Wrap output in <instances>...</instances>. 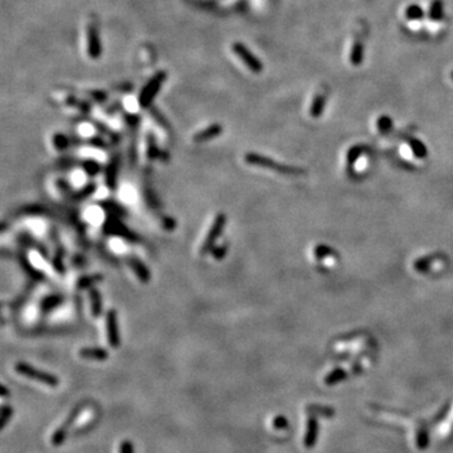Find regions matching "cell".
<instances>
[{"instance_id": "5bb4252c", "label": "cell", "mask_w": 453, "mask_h": 453, "mask_svg": "<svg viewBox=\"0 0 453 453\" xmlns=\"http://www.w3.org/2000/svg\"><path fill=\"white\" fill-rule=\"evenodd\" d=\"M349 375H350V373H347V370H345V369H341V368L335 369V370L329 373V374L324 378V383L326 384L327 387L336 385V384L340 383V381L347 379Z\"/></svg>"}, {"instance_id": "7402d4cb", "label": "cell", "mask_w": 453, "mask_h": 453, "mask_svg": "<svg viewBox=\"0 0 453 453\" xmlns=\"http://www.w3.org/2000/svg\"><path fill=\"white\" fill-rule=\"evenodd\" d=\"M364 149H365V146H362V145H355V146H352V148L350 149L349 152H347V156H346L349 169L351 167V165H354V164L356 163L359 156L364 152Z\"/></svg>"}, {"instance_id": "4fadbf2b", "label": "cell", "mask_w": 453, "mask_h": 453, "mask_svg": "<svg viewBox=\"0 0 453 453\" xmlns=\"http://www.w3.org/2000/svg\"><path fill=\"white\" fill-rule=\"evenodd\" d=\"M127 263H129L130 267L134 270V272L136 273V276L142 281V282H148L150 280V272L146 268L144 263H142L140 259H137L136 257H129L127 258Z\"/></svg>"}, {"instance_id": "9a60e30c", "label": "cell", "mask_w": 453, "mask_h": 453, "mask_svg": "<svg viewBox=\"0 0 453 453\" xmlns=\"http://www.w3.org/2000/svg\"><path fill=\"white\" fill-rule=\"evenodd\" d=\"M325 106H326V94H317L312 101L311 107H310V116L314 119L320 117L324 113Z\"/></svg>"}, {"instance_id": "4316f807", "label": "cell", "mask_w": 453, "mask_h": 453, "mask_svg": "<svg viewBox=\"0 0 453 453\" xmlns=\"http://www.w3.org/2000/svg\"><path fill=\"white\" fill-rule=\"evenodd\" d=\"M429 443V438H428V433L425 429H421L417 434V447L419 450H425Z\"/></svg>"}, {"instance_id": "2e32d148", "label": "cell", "mask_w": 453, "mask_h": 453, "mask_svg": "<svg viewBox=\"0 0 453 453\" xmlns=\"http://www.w3.org/2000/svg\"><path fill=\"white\" fill-rule=\"evenodd\" d=\"M428 16L433 22H440L444 18V3L443 0H432Z\"/></svg>"}, {"instance_id": "9c48e42d", "label": "cell", "mask_w": 453, "mask_h": 453, "mask_svg": "<svg viewBox=\"0 0 453 453\" xmlns=\"http://www.w3.org/2000/svg\"><path fill=\"white\" fill-rule=\"evenodd\" d=\"M318 437V424L315 415H310L307 421L305 437H303V446L306 448H314Z\"/></svg>"}, {"instance_id": "ba28073f", "label": "cell", "mask_w": 453, "mask_h": 453, "mask_svg": "<svg viewBox=\"0 0 453 453\" xmlns=\"http://www.w3.org/2000/svg\"><path fill=\"white\" fill-rule=\"evenodd\" d=\"M106 332L108 345L113 349H117L120 346V335L119 325H117V314L116 310H108L106 315Z\"/></svg>"}, {"instance_id": "52a82bcc", "label": "cell", "mask_w": 453, "mask_h": 453, "mask_svg": "<svg viewBox=\"0 0 453 453\" xmlns=\"http://www.w3.org/2000/svg\"><path fill=\"white\" fill-rule=\"evenodd\" d=\"M87 53L92 60H97L102 54L100 33L97 25L94 23H90L87 27Z\"/></svg>"}, {"instance_id": "83f0119b", "label": "cell", "mask_w": 453, "mask_h": 453, "mask_svg": "<svg viewBox=\"0 0 453 453\" xmlns=\"http://www.w3.org/2000/svg\"><path fill=\"white\" fill-rule=\"evenodd\" d=\"M272 425H273L274 429H285L288 425V421L283 415H277L276 418L273 419V422H272Z\"/></svg>"}, {"instance_id": "ffe728a7", "label": "cell", "mask_w": 453, "mask_h": 453, "mask_svg": "<svg viewBox=\"0 0 453 453\" xmlns=\"http://www.w3.org/2000/svg\"><path fill=\"white\" fill-rule=\"evenodd\" d=\"M408 145L412 149L413 154L415 155L419 159H423V157L427 156V148H425V145L423 144L422 141H419L418 138L410 137L408 140Z\"/></svg>"}, {"instance_id": "7c38bea8", "label": "cell", "mask_w": 453, "mask_h": 453, "mask_svg": "<svg viewBox=\"0 0 453 453\" xmlns=\"http://www.w3.org/2000/svg\"><path fill=\"white\" fill-rule=\"evenodd\" d=\"M79 356L87 360H98V362H104L108 358V352L107 350L102 349V347H83L79 350Z\"/></svg>"}, {"instance_id": "1f68e13d", "label": "cell", "mask_w": 453, "mask_h": 453, "mask_svg": "<svg viewBox=\"0 0 453 453\" xmlns=\"http://www.w3.org/2000/svg\"><path fill=\"white\" fill-rule=\"evenodd\" d=\"M6 393H8V392H6V388L3 385V394H1V395H3V398L6 395Z\"/></svg>"}, {"instance_id": "3957f363", "label": "cell", "mask_w": 453, "mask_h": 453, "mask_svg": "<svg viewBox=\"0 0 453 453\" xmlns=\"http://www.w3.org/2000/svg\"><path fill=\"white\" fill-rule=\"evenodd\" d=\"M14 369H15V371L19 375H22V377L27 378V379H30V380L37 381L39 384H43L45 387L57 388L60 385V379L56 375L50 374V373H47V371L44 370H39V369L34 368V366H31V365L27 364L24 362H16Z\"/></svg>"}, {"instance_id": "7a4b0ae2", "label": "cell", "mask_w": 453, "mask_h": 453, "mask_svg": "<svg viewBox=\"0 0 453 453\" xmlns=\"http://www.w3.org/2000/svg\"><path fill=\"white\" fill-rule=\"evenodd\" d=\"M245 163L252 166L263 167V169L273 170L276 173L282 174V175L288 176H301L305 175L306 170L300 166H293V165H285V164L277 163L276 160L271 157L264 156V155L256 154V152H248L244 156Z\"/></svg>"}, {"instance_id": "277c9868", "label": "cell", "mask_w": 453, "mask_h": 453, "mask_svg": "<svg viewBox=\"0 0 453 453\" xmlns=\"http://www.w3.org/2000/svg\"><path fill=\"white\" fill-rule=\"evenodd\" d=\"M166 79V72L165 71H159L155 73L150 78V81L144 86L142 91L138 94V105L142 108H148L151 106L154 98L156 97V94L160 91L161 86L164 85V82Z\"/></svg>"}, {"instance_id": "f546056e", "label": "cell", "mask_w": 453, "mask_h": 453, "mask_svg": "<svg viewBox=\"0 0 453 453\" xmlns=\"http://www.w3.org/2000/svg\"><path fill=\"white\" fill-rule=\"evenodd\" d=\"M149 156L150 157H155L156 156V144H155V138L152 135H149Z\"/></svg>"}, {"instance_id": "ac0fdd59", "label": "cell", "mask_w": 453, "mask_h": 453, "mask_svg": "<svg viewBox=\"0 0 453 453\" xmlns=\"http://www.w3.org/2000/svg\"><path fill=\"white\" fill-rule=\"evenodd\" d=\"M90 299H91V311L94 317H98L102 312V297L96 288L90 291Z\"/></svg>"}, {"instance_id": "4dcf8cb0", "label": "cell", "mask_w": 453, "mask_h": 453, "mask_svg": "<svg viewBox=\"0 0 453 453\" xmlns=\"http://www.w3.org/2000/svg\"><path fill=\"white\" fill-rule=\"evenodd\" d=\"M120 453H134V446L130 440H123L120 444Z\"/></svg>"}, {"instance_id": "8992f818", "label": "cell", "mask_w": 453, "mask_h": 453, "mask_svg": "<svg viewBox=\"0 0 453 453\" xmlns=\"http://www.w3.org/2000/svg\"><path fill=\"white\" fill-rule=\"evenodd\" d=\"M232 50L234 52V54L238 57L239 60L244 63V66L247 67L252 73H256V75L262 73V71H263V63L259 60V58H258L255 53H252V50H249L248 48L245 47L244 44L241 43V42H236V43H233Z\"/></svg>"}, {"instance_id": "e0dca14e", "label": "cell", "mask_w": 453, "mask_h": 453, "mask_svg": "<svg viewBox=\"0 0 453 453\" xmlns=\"http://www.w3.org/2000/svg\"><path fill=\"white\" fill-rule=\"evenodd\" d=\"M364 60V44L362 42L356 41L354 43L351 48V52H350V63H351L352 66L359 67Z\"/></svg>"}, {"instance_id": "d6986e66", "label": "cell", "mask_w": 453, "mask_h": 453, "mask_svg": "<svg viewBox=\"0 0 453 453\" xmlns=\"http://www.w3.org/2000/svg\"><path fill=\"white\" fill-rule=\"evenodd\" d=\"M307 412L311 415H320V417H326V418H331L335 415V410L330 407L315 406V404L307 407Z\"/></svg>"}, {"instance_id": "f1b7e54d", "label": "cell", "mask_w": 453, "mask_h": 453, "mask_svg": "<svg viewBox=\"0 0 453 453\" xmlns=\"http://www.w3.org/2000/svg\"><path fill=\"white\" fill-rule=\"evenodd\" d=\"M226 244L220 245V247H217V248H214L211 251V255H213L214 258H217V259H222V258L226 256Z\"/></svg>"}, {"instance_id": "5b68a950", "label": "cell", "mask_w": 453, "mask_h": 453, "mask_svg": "<svg viewBox=\"0 0 453 453\" xmlns=\"http://www.w3.org/2000/svg\"><path fill=\"white\" fill-rule=\"evenodd\" d=\"M226 215L224 213H219L214 219L213 224L209 228V232L205 236L204 242H203V245L200 247V256H207L209 253H211V251L214 249V244L217 242V239L219 238V236L223 233L224 226H226Z\"/></svg>"}, {"instance_id": "6da1fadb", "label": "cell", "mask_w": 453, "mask_h": 453, "mask_svg": "<svg viewBox=\"0 0 453 453\" xmlns=\"http://www.w3.org/2000/svg\"><path fill=\"white\" fill-rule=\"evenodd\" d=\"M96 417V410L91 404H82L78 406L73 412L67 417V419L62 423V425L57 428L56 432L52 436V443L53 446H60L67 439L71 432L82 431L83 428L91 424Z\"/></svg>"}, {"instance_id": "484cf974", "label": "cell", "mask_w": 453, "mask_h": 453, "mask_svg": "<svg viewBox=\"0 0 453 453\" xmlns=\"http://www.w3.org/2000/svg\"><path fill=\"white\" fill-rule=\"evenodd\" d=\"M104 278L101 274H92V276H86L78 281V287L79 288H87L94 282H98Z\"/></svg>"}, {"instance_id": "44dd1931", "label": "cell", "mask_w": 453, "mask_h": 453, "mask_svg": "<svg viewBox=\"0 0 453 453\" xmlns=\"http://www.w3.org/2000/svg\"><path fill=\"white\" fill-rule=\"evenodd\" d=\"M425 13L421 5L418 4H412L406 9V16L409 20H422L424 18Z\"/></svg>"}, {"instance_id": "30bf717a", "label": "cell", "mask_w": 453, "mask_h": 453, "mask_svg": "<svg viewBox=\"0 0 453 453\" xmlns=\"http://www.w3.org/2000/svg\"><path fill=\"white\" fill-rule=\"evenodd\" d=\"M223 132V126L219 125V123H213V125H209L205 129L200 130L193 136V140L195 142H207L211 138H215L220 135Z\"/></svg>"}, {"instance_id": "8fae6325", "label": "cell", "mask_w": 453, "mask_h": 453, "mask_svg": "<svg viewBox=\"0 0 453 453\" xmlns=\"http://www.w3.org/2000/svg\"><path fill=\"white\" fill-rule=\"evenodd\" d=\"M443 258H444V255H442V253H433V255L424 256V257L418 258V259L414 262L413 268H414L417 272L424 273V272L431 270V267L434 263H436V262L439 261V259H443Z\"/></svg>"}, {"instance_id": "d4e9b609", "label": "cell", "mask_w": 453, "mask_h": 453, "mask_svg": "<svg viewBox=\"0 0 453 453\" xmlns=\"http://www.w3.org/2000/svg\"><path fill=\"white\" fill-rule=\"evenodd\" d=\"M13 415V409L12 407L9 406H3L1 407V410H0V428L4 429L5 425L8 424V422L10 421Z\"/></svg>"}, {"instance_id": "cb8c5ba5", "label": "cell", "mask_w": 453, "mask_h": 453, "mask_svg": "<svg viewBox=\"0 0 453 453\" xmlns=\"http://www.w3.org/2000/svg\"><path fill=\"white\" fill-rule=\"evenodd\" d=\"M314 253H315V256H316L317 258H320V259H321V258L327 257V256H335V255H336L335 249H332L331 247H329V245H325V244H318L317 247L315 248Z\"/></svg>"}, {"instance_id": "d6a6232c", "label": "cell", "mask_w": 453, "mask_h": 453, "mask_svg": "<svg viewBox=\"0 0 453 453\" xmlns=\"http://www.w3.org/2000/svg\"><path fill=\"white\" fill-rule=\"evenodd\" d=\"M451 77H452V79H453V72H452V73H451Z\"/></svg>"}, {"instance_id": "603a6c76", "label": "cell", "mask_w": 453, "mask_h": 453, "mask_svg": "<svg viewBox=\"0 0 453 453\" xmlns=\"http://www.w3.org/2000/svg\"><path fill=\"white\" fill-rule=\"evenodd\" d=\"M377 126L378 130H379L381 134H384V135H385V134H389V132L392 131V129H393V120L390 119L389 116H385V115H384V116H380L378 119Z\"/></svg>"}]
</instances>
